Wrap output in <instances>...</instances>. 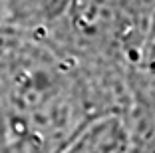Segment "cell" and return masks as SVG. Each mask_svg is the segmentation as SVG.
I'll use <instances>...</instances> for the list:
<instances>
[{
  "label": "cell",
  "mask_w": 155,
  "mask_h": 153,
  "mask_svg": "<svg viewBox=\"0 0 155 153\" xmlns=\"http://www.w3.org/2000/svg\"><path fill=\"white\" fill-rule=\"evenodd\" d=\"M60 153H131L123 113H110L90 121Z\"/></svg>",
  "instance_id": "obj_1"
}]
</instances>
